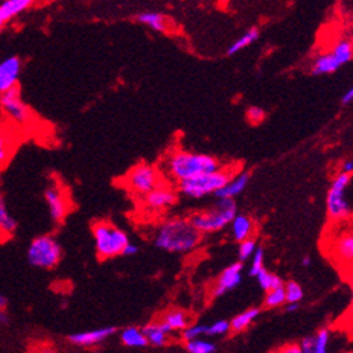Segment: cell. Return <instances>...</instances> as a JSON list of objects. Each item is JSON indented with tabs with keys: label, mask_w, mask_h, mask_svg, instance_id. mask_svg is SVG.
<instances>
[{
	"label": "cell",
	"mask_w": 353,
	"mask_h": 353,
	"mask_svg": "<svg viewBox=\"0 0 353 353\" xmlns=\"http://www.w3.org/2000/svg\"><path fill=\"white\" fill-rule=\"evenodd\" d=\"M202 234L192 225L189 219L173 218L163 222L157 230L154 244L166 252L188 254L198 248Z\"/></svg>",
	"instance_id": "obj_1"
},
{
	"label": "cell",
	"mask_w": 353,
	"mask_h": 353,
	"mask_svg": "<svg viewBox=\"0 0 353 353\" xmlns=\"http://www.w3.org/2000/svg\"><path fill=\"white\" fill-rule=\"evenodd\" d=\"M221 165L218 159L210 154H198L190 152H176L169 156L166 169L176 182L195 178L198 174L214 172Z\"/></svg>",
	"instance_id": "obj_2"
},
{
	"label": "cell",
	"mask_w": 353,
	"mask_h": 353,
	"mask_svg": "<svg viewBox=\"0 0 353 353\" xmlns=\"http://www.w3.org/2000/svg\"><path fill=\"white\" fill-rule=\"evenodd\" d=\"M235 170H227L219 168L214 172H208L195 176L186 181L178 182V188L181 194L192 199H201L208 195H215V192L225 186L232 176H235Z\"/></svg>",
	"instance_id": "obj_3"
},
{
	"label": "cell",
	"mask_w": 353,
	"mask_h": 353,
	"mask_svg": "<svg viewBox=\"0 0 353 353\" xmlns=\"http://www.w3.org/2000/svg\"><path fill=\"white\" fill-rule=\"evenodd\" d=\"M236 215V203L234 199H219L210 211L195 214L189 218L190 223L201 234H211L228 227Z\"/></svg>",
	"instance_id": "obj_4"
},
{
	"label": "cell",
	"mask_w": 353,
	"mask_h": 353,
	"mask_svg": "<svg viewBox=\"0 0 353 353\" xmlns=\"http://www.w3.org/2000/svg\"><path fill=\"white\" fill-rule=\"evenodd\" d=\"M95 251L103 260L114 259L123 254L124 247L130 243L128 235L108 222H97L92 228Z\"/></svg>",
	"instance_id": "obj_5"
},
{
	"label": "cell",
	"mask_w": 353,
	"mask_h": 353,
	"mask_svg": "<svg viewBox=\"0 0 353 353\" xmlns=\"http://www.w3.org/2000/svg\"><path fill=\"white\" fill-rule=\"evenodd\" d=\"M350 183L352 174L345 172L339 173L333 179L326 196V210L332 221H347L352 216V206L347 199V189Z\"/></svg>",
	"instance_id": "obj_6"
},
{
	"label": "cell",
	"mask_w": 353,
	"mask_h": 353,
	"mask_svg": "<svg viewBox=\"0 0 353 353\" xmlns=\"http://www.w3.org/2000/svg\"><path fill=\"white\" fill-rule=\"evenodd\" d=\"M62 259V248L51 235H41L32 241L28 248V261L30 265L42 270L55 268Z\"/></svg>",
	"instance_id": "obj_7"
},
{
	"label": "cell",
	"mask_w": 353,
	"mask_h": 353,
	"mask_svg": "<svg viewBox=\"0 0 353 353\" xmlns=\"http://www.w3.org/2000/svg\"><path fill=\"white\" fill-rule=\"evenodd\" d=\"M0 110L9 123L18 127H26L34 120V113L22 100L19 85L0 92Z\"/></svg>",
	"instance_id": "obj_8"
},
{
	"label": "cell",
	"mask_w": 353,
	"mask_h": 353,
	"mask_svg": "<svg viewBox=\"0 0 353 353\" xmlns=\"http://www.w3.org/2000/svg\"><path fill=\"white\" fill-rule=\"evenodd\" d=\"M127 185L137 195H148L150 190L160 185L157 170L146 163L134 166L127 174Z\"/></svg>",
	"instance_id": "obj_9"
},
{
	"label": "cell",
	"mask_w": 353,
	"mask_h": 353,
	"mask_svg": "<svg viewBox=\"0 0 353 353\" xmlns=\"http://www.w3.org/2000/svg\"><path fill=\"white\" fill-rule=\"evenodd\" d=\"M45 201L50 210V215L54 222L59 223L70 212V201L65 195V192L57 183H52L45 189Z\"/></svg>",
	"instance_id": "obj_10"
},
{
	"label": "cell",
	"mask_w": 353,
	"mask_h": 353,
	"mask_svg": "<svg viewBox=\"0 0 353 353\" xmlns=\"http://www.w3.org/2000/svg\"><path fill=\"white\" fill-rule=\"evenodd\" d=\"M243 270H244V263L241 261L234 263L223 270L214 285L212 296L222 297L223 294H227L228 292L236 288L241 284V280H243Z\"/></svg>",
	"instance_id": "obj_11"
},
{
	"label": "cell",
	"mask_w": 353,
	"mask_h": 353,
	"mask_svg": "<svg viewBox=\"0 0 353 353\" xmlns=\"http://www.w3.org/2000/svg\"><path fill=\"white\" fill-rule=\"evenodd\" d=\"M116 333H117V327H101V329H95V330L74 333L70 336L68 341H70V343L79 346V347H92V346H97V345L105 342Z\"/></svg>",
	"instance_id": "obj_12"
},
{
	"label": "cell",
	"mask_w": 353,
	"mask_h": 353,
	"mask_svg": "<svg viewBox=\"0 0 353 353\" xmlns=\"http://www.w3.org/2000/svg\"><path fill=\"white\" fill-rule=\"evenodd\" d=\"M22 71V61L18 57H9L0 62V92L18 87Z\"/></svg>",
	"instance_id": "obj_13"
},
{
	"label": "cell",
	"mask_w": 353,
	"mask_h": 353,
	"mask_svg": "<svg viewBox=\"0 0 353 353\" xmlns=\"http://www.w3.org/2000/svg\"><path fill=\"white\" fill-rule=\"evenodd\" d=\"M144 199L146 205L150 208V210L160 211V210H166V208L173 206L176 202H178V194L170 188L159 185L153 190H150Z\"/></svg>",
	"instance_id": "obj_14"
},
{
	"label": "cell",
	"mask_w": 353,
	"mask_h": 353,
	"mask_svg": "<svg viewBox=\"0 0 353 353\" xmlns=\"http://www.w3.org/2000/svg\"><path fill=\"white\" fill-rule=\"evenodd\" d=\"M143 333L146 336V339L149 345L154 347H163L168 343L169 334L172 333V329L166 322H163L162 319L156 320V322H152L143 327Z\"/></svg>",
	"instance_id": "obj_15"
},
{
	"label": "cell",
	"mask_w": 353,
	"mask_h": 353,
	"mask_svg": "<svg viewBox=\"0 0 353 353\" xmlns=\"http://www.w3.org/2000/svg\"><path fill=\"white\" fill-rule=\"evenodd\" d=\"M248 182H250V173L244 172V173L235 174L225 186L215 192L214 196H216L218 199H234L235 196L243 194V192L247 189Z\"/></svg>",
	"instance_id": "obj_16"
},
{
	"label": "cell",
	"mask_w": 353,
	"mask_h": 353,
	"mask_svg": "<svg viewBox=\"0 0 353 353\" xmlns=\"http://www.w3.org/2000/svg\"><path fill=\"white\" fill-rule=\"evenodd\" d=\"M37 2L38 0H3V2H0V19L8 23L16 16L30 9Z\"/></svg>",
	"instance_id": "obj_17"
},
{
	"label": "cell",
	"mask_w": 353,
	"mask_h": 353,
	"mask_svg": "<svg viewBox=\"0 0 353 353\" xmlns=\"http://www.w3.org/2000/svg\"><path fill=\"white\" fill-rule=\"evenodd\" d=\"M341 68H342L341 63L333 57V54L325 52L314 59L313 67H312V74L313 75H327V74L336 72Z\"/></svg>",
	"instance_id": "obj_18"
},
{
	"label": "cell",
	"mask_w": 353,
	"mask_h": 353,
	"mask_svg": "<svg viewBox=\"0 0 353 353\" xmlns=\"http://www.w3.org/2000/svg\"><path fill=\"white\" fill-rule=\"evenodd\" d=\"M230 225L232 227V236L236 243L250 238L254 232V222L247 215H235Z\"/></svg>",
	"instance_id": "obj_19"
},
{
	"label": "cell",
	"mask_w": 353,
	"mask_h": 353,
	"mask_svg": "<svg viewBox=\"0 0 353 353\" xmlns=\"http://www.w3.org/2000/svg\"><path fill=\"white\" fill-rule=\"evenodd\" d=\"M120 339L125 347L141 349L149 346L146 336H144L143 330L139 327H125L120 334Z\"/></svg>",
	"instance_id": "obj_20"
},
{
	"label": "cell",
	"mask_w": 353,
	"mask_h": 353,
	"mask_svg": "<svg viewBox=\"0 0 353 353\" xmlns=\"http://www.w3.org/2000/svg\"><path fill=\"white\" fill-rule=\"evenodd\" d=\"M259 316H260V309L250 307V309L244 310L243 313H239L238 316H235L230 322V327L234 333L244 332L255 322V319Z\"/></svg>",
	"instance_id": "obj_21"
},
{
	"label": "cell",
	"mask_w": 353,
	"mask_h": 353,
	"mask_svg": "<svg viewBox=\"0 0 353 353\" xmlns=\"http://www.w3.org/2000/svg\"><path fill=\"white\" fill-rule=\"evenodd\" d=\"M16 141L13 136L0 125V169H3L13 156Z\"/></svg>",
	"instance_id": "obj_22"
},
{
	"label": "cell",
	"mask_w": 353,
	"mask_h": 353,
	"mask_svg": "<svg viewBox=\"0 0 353 353\" xmlns=\"http://www.w3.org/2000/svg\"><path fill=\"white\" fill-rule=\"evenodd\" d=\"M137 22L149 26L150 29L156 32H168L169 29V22L165 18L162 13H156V12H144L137 16Z\"/></svg>",
	"instance_id": "obj_23"
},
{
	"label": "cell",
	"mask_w": 353,
	"mask_h": 353,
	"mask_svg": "<svg viewBox=\"0 0 353 353\" xmlns=\"http://www.w3.org/2000/svg\"><path fill=\"white\" fill-rule=\"evenodd\" d=\"M16 227H18V223L10 215L3 196L0 195V236L10 238L16 231Z\"/></svg>",
	"instance_id": "obj_24"
},
{
	"label": "cell",
	"mask_w": 353,
	"mask_h": 353,
	"mask_svg": "<svg viewBox=\"0 0 353 353\" xmlns=\"http://www.w3.org/2000/svg\"><path fill=\"white\" fill-rule=\"evenodd\" d=\"M336 255L346 264H352L353 259V235L352 232H345L334 244Z\"/></svg>",
	"instance_id": "obj_25"
},
{
	"label": "cell",
	"mask_w": 353,
	"mask_h": 353,
	"mask_svg": "<svg viewBox=\"0 0 353 353\" xmlns=\"http://www.w3.org/2000/svg\"><path fill=\"white\" fill-rule=\"evenodd\" d=\"M259 37H260V30H259V29H256V28L248 29L243 37H239V38L228 48L227 54H228V55H235L236 52L245 50V48H248L250 45H252L256 39H259Z\"/></svg>",
	"instance_id": "obj_26"
},
{
	"label": "cell",
	"mask_w": 353,
	"mask_h": 353,
	"mask_svg": "<svg viewBox=\"0 0 353 353\" xmlns=\"http://www.w3.org/2000/svg\"><path fill=\"white\" fill-rule=\"evenodd\" d=\"M162 320L169 325L172 332H176V330L182 332L185 327L190 325L189 316L182 310H170L162 317Z\"/></svg>",
	"instance_id": "obj_27"
},
{
	"label": "cell",
	"mask_w": 353,
	"mask_h": 353,
	"mask_svg": "<svg viewBox=\"0 0 353 353\" xmlns=\"http://www.w3.org/2000/svg\"><path fill=\"white\" fill-rule=\"evenodd\" d=\"M333 57L338 59V62L341 63V67L346 65L353 58V46L352 42L349 39H341L334 43V46L332 48Z\"/></svg>",
	"instance_id": "obj_28"
},
{
	"label": "cell",
	"mask_w": 353,
	"mask_h": 353,
	"mask_svg": "<svg viewBox=\"0 0 353 353\" xmlns=\"http://www.w3.org/2000/svg\"><path fill=\"white\" fill-rule=\"evenodd\" d=\"M255 279L259 280V284L261 285V288L264 292L272 290V288H277L284 285V281L281 277H279L277 274H272L265 267L255 276Z\"/></svg>",
	"instance_id": "obj_29"
},
{
	"label": "cell",
	"mask_w": 353,
	"mask_h": 353,
	"mask_svg": "<svg viewBox=\"0 0 353 353\" xmlns=\"http://www.w3.org/2000/svg\"><path fill=\"white\" fill-rule=\"evenodd\" d=\"M285 304V292H284V285L272 288V290L267 292V296L264 299V306L267 309H277L281 307Z\"/></svg>",
	"instance_id": "obj_30"
},
{
	"label": "cell",
	"mask_w": 353,
	"mask_h": 353,
	"mask_svg": "<svg viewBox=\"0 0 353 353\" xmlns=\"http://www.w3.org/2000/svg\"><path fill=\"white\" fill-rule=\"evenodd\" d=\"M185 349L189 353H214L216 352V345L198 338V339L188 341L185 345Z\"/></svg>",
	"instance_id": "obj_31"
},
{
	"label": "cell",
	"mask_w": 353,
	"mask_h": 353,
	"mask_svg": "<svg viewBox=\"0 0 353 353\" xmlns=\"http://www.w3.org/2000/svg\"><path fill=\"white\" fill-rule=\"evenodd\" d=\"M284 292H285V303H300L304 297L301 285L296 281H288L284 285Z\"/></svg>",
	"instance_id": "obj_32"
},
{
	"label": "cell",
	"mask_w": 353,
	"mask_h": 353,
	"mask_svg": "<svg viewBox=\"0 0 353 353\" xmlns=\"http://www.w3.org/2000/svg\"><path fill=\"white\" fill-rule=\"evenodd\" d=\"M231 330L228 320H218V322L212 325H206L205 336H210V338H219V336H225Z\"/></svg>",
	"instance_id": "obj_33"
},
{
	"label": "cell",
	"mask_w": 353,
	"mask_h": 353,
	"mask_svg": "<svg viewBox=\"0 0 353 353\" xmlns=\"http://www.w3.org/2000/svg\"><path fill=\"white\" fill-rule=\"evenodd\" d=\"M255 248H256V243H255L254 238L250 236V238H247L244 241H241L239 248H238V259H239V261L241 263L248 261L251 256H252Z\"/></svg>",
	"instance_id": "obj_34"
},
{
	"label": "cell",
	"mask_w": 353,
	"mask_h": 353,
	"mask_svg": "<svg viewBox=\"0 0 353 353\" xmlns=\"http://www.w3.org/2000/svg\"><path fill=\"white\" fill-rule=\"evenodd\" d=\"M330 342V330L327 327L320 329L314 334V353H326Z\"/></svg>",
	"instance_id": "obj_35"
},
{
	"label": "cell",
	"mask_w": 353,
	"mask_h": 353,
	"mask_svg": "<svg viewBox=\"0 0 353 353\" xmlns=\"http://www.w3.org/2000/svg\"><path fill=\"white\" fill-rule=\"evenodd\" d=\"M251 259H252V264L250 268V276L255 277L264 268V250L261 247L255 248Z\"/></svg>",
	"instance_id": "obj_36"
},
{
	"label": "cell",
	"mask_w": 353,
	"mask_h": 353,
	"mask_svg": "<svg viewBox=\"0 0 353 353\" xmlns=\"http://www.w3.org/2000/svg\"><path fill=\"white\" fill-rule=\"evenodd\" d=\"M206 332V325H189L182 330V339L185 342L192 341V339H198L201 336H205Z\"/></svg>",
	"instance_id": "obj_37"
},
{
	"label": "cell",
	"mask_w": 353,
	"mask_h": 353,
	"mask_svg": "<svg viewBox=\"0 0 353 353\" xmlns=\"http://www.w3.org/2000/svg\"><path fill=\"white\" fill-rule=\"evenodd\" d=\"M265 117H267V114L261 107H250L247 110V120L252 125H259V124L264 123Z\"/></svg>",
	"instance_id": "obj_38"
},
{
	"label": "cell",
	"mask_w": 353,
	"mask_h": 353,
	"mask_svg": "<svg viewBox=\"0 0 353 353\" xmlns=\"http://www.w3.org/2000/svg\"><path fill=\"white\" fill-rule=\"evenodd\" d=\"M301 353H314V334L306 336L300 343Z\"/></svg>",
	"instance_id": "obj_39"
},
{
	"label": "cell",
	"mask_w": 353,
	"mask_h": 353,
	"mask_svg": "<svg viewBox=\"0 0 353 353\" xmlns=\"http://www.w3.org/2000/svg\"><path fill=\"white\" fill-rule=\"evenodd\" d=\"M139 252V247L137 245H134V244H132V243H128L125 247H124V250H123V254L121 255H125V256H133V255H136Z\"/></svg>",
	"instance_id": "obj_40"
},
{
	"label": "cell",
	"mask_w": 353,
	"mask_h": 353,
	"mask_svg": "<svg viewBox=\"0 0 353 353\" xmlns=\"http://www.w3.org/2000/svg\"><path fill=\"white\" fill-rule=\"evenodd\" d=\"M353 101V90L349 88L342 97V105H350Z\"/></svg>",
	"instance_id": "obj_41"
},
{
	"label": "cell",
	"mask_w": 353,
	"mask_h": 353,
	"mask_svg": "<svg viewBox=\"0 0 353 353\" xmlns=\"http://www.w3.org/2000/svg\"><path fill=\"white\" fill-rule=\"evenodd\" d=\"M280 352H283V353H301V349H300V345H288V346L283 347Z\"/></svg>",
	"instance_id": "obj_42"
},
{
	"label": "cell",
	"mask_w": 353,
	"mask_h": 353,
	"mask_svg": "<svg viewBox=\"0 0 353 353\" xmlns=\"http://www.w3.org/2000/svg\"><path fill=\"white\" fill-rule=\"evenodd\" d=\"M8 323H9V316H8L6 309H0V325L6 326Z\"/></svg>",
	"instance_id": "obj_43"
},
{
	"label": "cell",
	"mask_w": 353,
	"mask_h": 353,
	"mask_svg": "<svg viewBox=\"0 0 353 353\" xmlns=\"http://www.w3.org/2000/svg\"><path fill=\"white\" fill-rule=\"evenodd\" d=\"M299 310V303H287L285 304V312L287 313H294Z\"/></svg>",
	"instance_id": "obj_44"
},
{
	"label": "cell",
	"mask_w": 353,
	"mask_h": 353,
	"mask_svg": "<svg viewBox=\"0 0 353 353\" xmlns=\"http://www.w3.org/2000/svg\"><path fill=\"white\" fill-rule=\"evenodd\" d=\"M342 172H345V173H350V174H352V172H353V162H352V160H346V162L343 163V169H342Z\"/></svg>",
	"instance_id": "obj_45"
},
{
	"label": "cell",
	"mask_w": 353,
	"mask_h": 353,
	"mask_svg": "<svg viewBox=\"0 0 353 353\" xmlns=\"http://www.w3.org/2000/svg\"><path fill=\"white\" fill-rule=\"evenodd\" d=\"M8 307V299L0 293V309H6Z\"/></svg>",
	"instance_id": "obj_46"
},
{
	"label": "cell",
	"mask_w": 353,
	"mask_h": 353,
	"mask_svg": "<svg viewBox=\"0 0 353 353\" xmlns=\"http://www.w3.org/2000/svg\"><path fill=\"white\" fill-rule=\"evenodd\" d=\"M301 265L303 267H310L312 265V259H310V256H304V259L301 260Z\"/></svg>",
	"instance_id": "obj_47"
},
{
	"label": "cell",
	"mask_w": 353,
	"mask_h": 353,
	"mask_svg": "<svg viewBox=\"0 0 353 353\" xmlns=\"http://www.w3.org/2000/svg\"><path fill=\"white\" fill-rule=\"evenodd\" d=\"M3 26H5V22H3V21H2V19H0V29H2V28H3Z\"/></svg>",
	"instance_id": "obj_48"
},
{
	"label": "cell",
	"mask_w": 353,
	"mask_h": 353,
	"mask_svg": "<svg viewBox=\"0 0 353 353\" xmlns=\"http://www.w3.org/2000/svg\"><path fill=\"white\" fill-rule=\"evenodd\" d=\"M0 2H3V0H0Z\"/></svg>",
	"instance_id": "obj_49"
}]
</instances>
